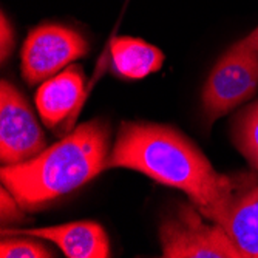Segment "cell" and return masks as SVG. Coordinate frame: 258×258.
<instances>
[{
	"instance_id": "cell-1",
	"label": "cell",
	"mask_w": 258,
	"mask_h": 258,
	"mask_svg": "<svg viewBox=\"0 0 258 258\" xmlns=\"http://www.w3.org/2000/svg\"><path fill=\"white\" fill-rule=\"evenodd\" d=\"M107 169H130L182 190L214 221L237 181L220 175L207 158L175 128L149 122H122Z\"/></svg>"
},
{
	"instance_id": "cell-2",
	"label": "cell",
	"mask_w": 258,
	"mask_h": 258,
	"mask_svg": "<svg viewBox=\"0 0 258 258\" xmlns=\"http://www.w3.org/2000/svg\"><path fill=\"white\" fill-rule=\"evenodd\" d=\"M110 152L108 124L93 119L37 156L4 166L0 178L23 210H36L98 176Z\"/></svg>"
},
{
	"instance_id": "cell-3",
	"label": "cell",
	"mask_w": 258,
	"mask_h": 258,
	"mask_svg": "<svg viewBox=\"0 0 258 258\" xmlns=\"http://www.w3.org/2000/svg\"><path fill=\"white\" fill-rule=\"evenodd\" d=\"M159 241L166 258H243L223 227L206 221L194 203L179 204L162 220Z\"/></svg>"
},
{
	"instance_id": "cell-4",
	"label": "cell",
	"mask_w": 258,
	"mask_h": 258,
	"mask_svg": "<svg viewBox=\"0 0 258 258\" xmlns=\"http://www.w3.org/2000/svg\"><path fill=\"white\" fill-rule=\"evenodd\" d=\"M258 90V51L237 42L220 57L203 90L209 122L238 107Z\"/></svg>"
},
{
	"instance_id": "cell-5",
	"label": "cell",
	"mask_w": 258,
	"mask_h": 258,
	"mask_svg": "<svg viewBox=\"0 0 258 258\" xmlns=\"http://www.w3.org/2000/svg\"><path fill=\"white\" fill-rule=\"evenodd\" d=\"M88 53V42L75 30L48 23L28 34L22 48V76L30 85L60 73Z\"/></svg>"
},
{
	"instance_id": "cell-6",
	"label": "cell",
	"mask_w": 258,
	"mask_h": 258,
	"mask_svg": "<svg viewBox=\"0 0 258 258\" xmlns=\"http://www.w3.org/2000/svg\"><path fill=\"white\" fill-rule=\"evenodd\" d=\"M45 150V136L22 93L0 84V161L4 166L25 162Z\"/></svg>"
},
{
	"instance_id": "cell-7",
	"label": "cell",
	"mask_w": 258,
	"mask_h": 258,
	"mask_svg": "<svg viewBox=\"0 0 258 258\" xmlns=\"http://www.w3.org/2000/svg\"><path fill=\"white\" fill-rule=\"evenodd\" d=\"M30 235L54 243L68 258L110 256L107 233L95 221H75L40 229H4L2 237Z\"/></svg>"
},
{
	"instance_id": "cell-8",
	"label": "cell",
	"mask_w": 258,
	"mask_h": 258,
	"mask_svg": "<svg viewBox=\"0 0 258 258\" xmlns=\"http://www.w3.org/2000/svg\"><path fill=\"white\" fill-rule=\"evenodd\" d=\"M214 223L223 227L244 258H258V184L244 189L237 181Z\"/></svg>"
},
{
	"instance_id": "cell-9",
	"label": "cell",
	"mask_w": 258,
	"mask_h": 258,
	"mask_svg": "<svg viewBox=\"0 0 258 258\" xmlns=\"http://www.w3.org/2000/svg\"><path fill=\"white\" fill-rule=\"evenodd\" d=\"M84 98V73L81 67L72 65L46 79L36 93V105L43 124L59 127L79 108Z\"/></svg>"
},
{
	"instance_id": "cell-10",
	"label": "cell",
	"mask_w": 258,
	"mask_h": 258,
	"mask_svg": "<svg viewBox=\"0 0 258 258\" xmlns=\"http://www.w3.org/2000/svg\"><path fill=\"white\" fill-rule=\"evenodd\" d=\"M116 73L130 81L144 79L162 67L164 54L155 45L136 37L121 36L110 43Z\"/></svg>"
},
{
	"instance_id": "cell-11",
	"label": "cell",
	"mask_w": 258,
	"mask_h": 258,
	"mask_svg": "<svg viewBox=\"0 0 258 258\" xmlns=\"http://www.w3.org/2000/svg\"><path fill=\"white\" fill-rule=\"evenodd\" d=\"M233 141L246 159L258 169V102L238 114L233 125Z\"/></svg>"
},
{
	"instance_id": "cell-12",
	"label": "cell",
	"mask_w": 258,
	"mask_h": 258,
	"mask_svg": "<svg viewBox=\"0 0 258 258\" xmlns=\"http://www.w3.org/2000/svg\"><path fill=\"white\" fill-rule=\"evenodd\" d=\"M37 237L30 235H10L0 241V256L2 258H50L53 252L39 241Z\"/></svg>"
},
{
	"instance_id": "cell-13",
	"label": "cell",
	"mask_w": 258,
	"mask_h": 258,
	"mask_svg": "<svg viewBox=\"0 0 258 258\" xmlns=\"http://www.w3.org/2000/svg\"><path fill=\"white\" fill-rule=\"evenodd\" d=\"M0 198H2L0 200V206H2V209H0V217H2V221L4 223L22 221L23 220V214H22L23 209L5 185L2 187V197Z\"/></svg>"
},
{
	"instance_id": "cell-14",
	"label": "cell",
	"mask_w": 258,
	"mask_h": 258,
	"mask_svg": "<svg viewBox=\"0 0 258 258\" xmlns=\"http://www.w3.org/2000/svg\"><path fill=\"white\" fill-rule=\"evenodd\" d=\"M0 56H2V62H5L14 48V31L10 20L2 13V20H0Z\"/></svg>"
},
{
	"instance_id": "cell-15",
	"label": "cell",
	"mask_w": 258,
	"mask_h": 258,
	"mask_svg": "<svg viewBox=\"0 0 258 258\" xmlns=\"http://www.w3.org/2000/svg\"><path fill=\"white\" fill-rule=\"evenodd\" d=\"M241 43H244V45H247V46H250V48H253V50H256L258 51V27L249 34V36H246L244 39H241L240 40Z\"/></svg>"
}]
</instances>
